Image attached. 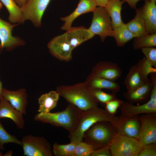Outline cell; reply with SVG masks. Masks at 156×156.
<instances>
[{
	"instance_id": "1",
	"label": "cell",
	"mask_w": 156,
	"mask_h": 156,
	"mask_svg": "<svg viewBox=\"0 0 156 156\" xmlns=\"http://www.w3.org/2000/svg\"><path fill=\"white\" fill-rule=\"evenodd\" d=\"M119 117L109 113L105 109L98 106L90 108L82 112L76 128L74 131L69 133L70 142L75 143L82 141L85 132L97 122L108 121L114 126L118 124Z\"/></svg>"
},
{
	"instance_id": "2",
	"label": "cell",
	"mask_w": 156,
	"mask_h": 156,
	"mask_svg": "<svg viewBox=\"0 0 156 156\" xmlns=\"http://www.w3.org/2000/svg\"><path fill=\"white\" fill-rule=\"evenodd\" d=\"M83 111L69 103L63 110L54 113H39L34 117L35 120L63 127L70 133L75 130Z\"/></svg>"
},
{
	"instance_id": "3",
	"label": "cell",
	"mask_w": 156,
	"mask_h": 156,
	"mask_svg": "<svg viewBox=\"0 0 156 156\" xmlns=\"http://www.w3.org/2000/svg\"><path fill=\"white\" fill-rule=\"evenodd\" d=\"M56 91L60 96L83 111L98 106V102L85 82L70 86H60Z\"/></svg>"
},
{
	"instance_id": "4",
	"label": "cell",
	"mask_w": 156,
	"mask_h": 156,
	"mask_svg": "<svg viewBox=\"0 0 156 156\" xmlns=\"http://www.w3.org/2000/svg\"><path fill=\"white\" fill-rule=\"evenodd\" d=\"M116 132L114 126L110 122L99 121L85 132L83 141L91 145L96 150L109 145Z\"/></svg>"
},
{
	"instance_id": "5",
	"label": "cell",
	"mask_w": 156,
	"mask_h": 156,
	"mask_svg": "<svg viewBox=\"0 0 156 156\" xmlns=\"http://www.w3.org/2000/svg\"><path fill=\"white\" fill-rule=\"evenodd\" d=\"M112 156H138L143 147L136 139L116 132L109 144Z\"/></svg>"
},
{
	"instance_id": "6",
	"label": "cell",
	"mask_w": 156,
	"mask_h": 156,
	"mask_svg": "<svg viewBox=\"0 0 156 156\" xmlns=\"http://www.w3.org/2000/svg\"><path fill=\"white\" fill-rule=\"evenodd\" d=\"M156 74H151V80L153 83V86L149 100L145 103L138 105L123 101L120 107L121 113L120 116L130 117L143 114L156 113Z\"/></svg>"
},
{
	"instance_id": "7",
	"label": "cell",
	"mask_w": 156,
	"mask_h": 156,
	"mask_svg": "<svg viewBox=\"0 0 156 156\" xmlns=\"http://www.w3.org/2000/svg\"><path fill=\"white\" fill-rule=\"evenodd\" d=\"M93 12L91 25L88 28L90 31L94 35H99L102 42L107 36L113 37L111 19L105 8L96 7Z\"/></svg>"
},
{
	"instance_id": "8",
	"label": "cell",
	"mask_w": 156,
	"mask_h": 156,
	"mask_svg": "<svg viewBox=\"0 0 156 156\" xmlns=\"http://www.w3.org/2000/svg\"><path fill=\"white\" fill-rule=\"evenodd\" d=\"M24 155L52 156V148L43 136L31 135L24 136L21 141Z\"/></svg>"
},
{
	"instance_id": "9",
	"label": "cell",
	"mask_w": 156,
	"mask_h": 156,
	"mask_svg": "<svg viewBox=\"0 0 156 156\" xmlns=\"http://www.w3.org/2000/svg\"><path fill=\"white\" fill-rule=\"evenodd\" d=\"M51 0H26L21 8L22 23L29 20L34 26L39 27L44 13Z\"/></svg>"
},
{
	"instance_id": "10",
	"label": "cell",
	"mask_w": 156,
	"mask_h": 156,
	"mask_svg": "<svg viewBox=\"0 0 156 156\" xmlns=\"http://www.w3.org/2000/svg\"><path fill=\"white\" fill-rule=\"evenodd\" d=\"M140 127L138 140L143 147L156 143V113L143 114L139 116Z\"/></svg>"
},
{
	"instance_id": "11",
	"label": "cell",
	"mask_w": 156,
	"mask_h": 156,
	"mask_svg": "<svg viewBox=\"0 0 156 156\" xmlns=\"http://www.w3.org/2000/svg\"><path fill=\"white\" fill-rule=\"evenodd\" d=\"M47 47L51 54L59 60L68 62L72 59L73 49L64 33L52 38L48 44Z\"/></svg>"
},
{
	"instance_id": "12",
	"label": "cell",
	"mask_w": 156,
	"mask_h": 156,
	"mask_svg": "<svg viewBox=\"0 0 156 156\" xmlns=\"http://www.w3.org/2000/svg\"><path fill=\"white\" fill-rule=\"evenodd\" d=\"M14 25L0 17V49L5 48L11 51L16 47L24 45V41L18 36L12 35Z\"/></svg>"
},
{
	"instance_id": "13",
	"label": "cell",
	"mask_w": 156,
	"mask_h": 156,
	"mask_svg": "<svg viewBox=\"0 0 156 156\" xmlns=\"http://www.w3.org/2000/svg\"><path fill=\"white\" fill-rule=\"evenodd\" d=\"M122 71L116 64L101 61L93 66L91 73L94 75L115 81L121 76Z\"/></svg>"
},
{
	"instance_id": "14",
	"label": "cell",
	"mask_w": 156,
	"mask_h": 156,
	"mask_svg": "<svg viewBox=\"0 0 156 156\" xmlns=\"http://www.w3.org/2000/svg\"><path fill=\"white\" fill-rule=\"evenodd\" d=\"M117 126L115 128L118 133L138 140L140 127L139 117H124L120 116Z\"/></svg>"
},
{
	"instance_id": "15",
	"label": "cell",
	"mask_w": 156,
	"mask_h": 156,
	"mask_svg": "<svg viewBox=\"0 0 156 156\" xmlns=\"http://www.w3.org/2000/svg\"><path fill=\"white\" fill-rule=\"evenodd\" d=\"M97 6L95 0H79L77 8L71 13L60 18L64 22L61 29L66 31L68 30L72 27L73 22L77 17L82 14L93 12Z\"/></svg>"
},
{
	"instance_id": "16",
	"label": "cell",
	"mask_w": 156,
	"mask_h": 156,
	"mask_svg": "<svg viewBox=\"0 0 156 156\" xmlns=\"http://www.w3.org/2000/svg\"><path fill=\"white\" fill-rule=\"evenodd\" d=\"M2 95L15 109L23 115L26 114L28 101L25 89L22 88L16 91H11L3 88Z\"/></svg>"
},
{
	"instance_id": "17",
	"label": "cell",
	"mask_w": 156,
	"mask_h": 156,
	"mask_svg": "<svg viewBox=\"0 0 156 156\" xmlns=\"http://www.w3.org/2000/svg\"><path fill=\"white\" fill-rule=\"evenodd\" d=\"M64 34L73 50L83 42L92 38L94 36L88 29L83 26L71 27Z\"/></svg>"
},
{
	"instance_id": "18",
	"label": "cell",
	"mask_w": 156,
	"mask_h": 156,
	"mask_svg": "<svg viewBox=\"0 0 156 156\" xmlns=\"http://www.w3.org/2000/svg\"><path fill=\"white\" fill-rule=\"evenodd\" d=\"M3 118L11 119L19 129L24 127L25 121L23 114L2 96L0 98V118Z\"/></svg>"
},
{
	"instance_id": "19",
	"label": "cell",
	"mask_w": 156,
	"mask_h": 156,
	"mask_svg": "<svg viewBox=\"0 0 156 156\" xmlns=\"http://www.w3.org/2000/svg\"><path fill=\"white\" fill-rule=\"evenodd\" d=\"M84 82L89 88L106 89L115 93L118 92L120 88L118 83L95 76L91 73L88 76Z\"/></svg>"
},
{
	"instance_id": "20",
	"label": "cell",
	"mask_w": 156,
	"mask_h": 156,
	"mask_svg": "<svg viewBox=\"0 0 156 156\" xmlns=\"http://www.w3.org/2000/svg\"><path fill=\"white\" fill-rule=\"evenodd\" d=\"M156 0H146L142 8L148 34L156 33Z\"/></svg>"
},
{
	"instance_id": "21",
	"label": "cell",
	"mask_w": 156,
	"mask_h": 156,
	"mask_svg": "<svg viewBox=\"0 0 156 156\" xmlns=\"http://www.w3.org/2000/svg\"><path fill=\"white\" fill-rule=\"evenodd\" d=\"M150 79L145 77L136 64L131 66L126 77L124 83L127 91L130 92L144 84Z\"/></svg>"
},
{
	"instance_id": "22",
	"label": "cell",
	"mask_w": 156,
	"mask_h": 156,
	"mask_svg": "<svg viewBox=\"0 0 156 156\" xmlns=\"http://www.w3.org/2000/svg\"><path fill=\"white\" fill-rule=\"evenodd\" d=\"M153 86V83L150 79L132 91L125 92L123 94L124 97L127 102L131 103L141 102L150 95Z\"/></svg>"
},
{
	"instance_id": "23",
	"label": "cell",
	"mask_w": 156,
	"mask_h": 156,
	"mask_svg": "<svg viewBox=\"0 0 156 156\" xmlns=\"http://www.w3.org/2000/svg\"><path fill=\"white\" fill-rule=\"evenodd\" d=\"M123 0H109L105 7L110 16L113 30L123 24L121 16Z\"/></svg>"
},
{
	"instance_id": "24",
	"label": "cell",
	"mask_w": 156,
	"mask_h": 156,
	"mask_svg": "<svg viewBox=\"0 0 156 156\" xmlns=\"http://www.w3.org/2000/svg\"><path fill=\"white\" fill-rule=\"evenodd\" d=\"M134 18L126 24L129 29L135 37H140L148 34L142 8L136 9Z\"/></svg>"
},
{
	"instance_id": "25",
	"label": "cell",
	"mask_w": 156,
	"mask_h": 156,
	"mask_svg": "<svg viewBox=\"0 0 156 156\" xmlns=\"http://www.w3.org/2000/svg\"><path fill=\"white\" fill-rule=\"evenodd\" d=\"M60 96L56 91H51L41 95L38 99L40 113L50 112L57 104Z\"/></svg>"
},
{
	"instance_id": "26",
	"label": "cell",
	"mask_w": 156,
	"mask_h": 156,
	"mask_svg": "<svg viewBox=\"0 0 156 156\" xmlns=\"http://www.w3.org/2000/svg\"><path fill=\"white\" fill-rule=\"evenodd\" d=\"M5 7L9 13L10 23L15 24L22 23V14L21 8L14 0H0Z\"/></svg>"
},
{
	"instance_id": "27",
	"label": "cell",
	"mask_w": 156,
	"mask_h": 156,
	"mask_svg": "<svg viewBox=\"0 0 156 156\" xmlns=\"http://www.w3.org/2000/svg\"><path fill=\"white\" fill-rule=\"evenodd\" d=\"M114 30V37L117 46H124L128 42L135 37L127 28L126 24L123 23Z\"/></svg>"
},
{
	"instance_id": "28",
	"label": "cell",
	"mask_w": 156,
	"mask_h": 156,
	"mask_svg": "<svg viewBox=\"0 0 156 156\" xmlns=\"http://www.w3.org/2000/svg\"><path fill=\"white\" fill-rule=\"evenodd\" d=\"M133 47L135 50L143 48L155 47L156 46V33L148 34L140 37H135Z\"/></svg>"
},
{
	"instance_id": "29",
	"label": "cell",
	"mask_w": 156,
	"mask_h": 156,
	"mask_svg": "<svg viewBox=\"0 0 156 156\" xmlns=\"http://www.w3.org/2000/svg\"><path fill=\"white\" fill-rule=\"evenodd\" d=\"M76 144L71 142L65 144L55 143L52 147L53 155L55 156H73Z\"/></svg>"
},
{
	"instance_id": "30",
	"label": "cell",
	"mask_w": 156,
	"mask_h": 156,
	"mask_svg": "<svg viewBox=\"0 0 156 156\" xmlns=\"http://www.w3.org/2000/svg\"><path fill=\"white\" fill-rule=\"evenodd\" d=\"M8 143H14L21 146V141L15 136L9 133L5 129L0 120V150H3L4 145Z\"/></svg>"
},
{
	"instance_id": "31",
	"label": "cell",
	"mask_w": 156,
	"mask_h": 156,
	"mask_svg": "<svg viewBox=\"0 0 156 156\" xmlns=\"http://www.w3.org/2000/svg\"><path fill=\"white\" fill-rule=\"evenodd\" d=\"M88 88L91 94L96 101L102 104L105 105L108 102L116 98L115 93L108 94L102 89Z\"/></svg>"
},
{
	"instance_id": "32",
	"label": "cell",
	"mask_w": 156,
	"mask_h": 156,
	"mask_svg": "<svg viewBox=\"0 0 156 156\" xmlns=\"http://www.w3.org/2000/svg\"><path fill=\"white\" fill-rule=\"evenodd\" d=\"M95 150L91 145L82 141L76 143L73 156H90Z\"/></svg>"
},
{
	"instance_id": "33",
	"label": "cell",
	"mask_w": 156,
	"mask_h": 156,
	"mask_svg": "<svg viewBox=\"0 0 156 156\" xmlns=\"http://www.w3.org/2000/svg\"><path fill=\"white\" fill-rule=\"evenodd\" d=\"M136 64L142 73L146 77H148L149 74L156 73V68L148 62L145 57L140 60Z\"/></svg>"
},
{
	"instance_id": "34",
	"label": "cell",
	"mask_w": 156,
	"mask_h": 156,
	"mask_svg": "<svg viewBox=\"0 0 156 156\" xmlns=\"http://www.w3.org/2000/svg\"><path fill=\"white\" fill-rule=\"evenodd\" d=\"M141 49L148 62L156 68V48L152 47L143 48Z\"/></svg>"
},
{
	"instance_id": "35",
	"label": "cell",
	"mask_w": 156,
	"mask_h": 156,
	"mask_svg": "<svg viewBox=\"0 0 156 156\" xmlns=\"http://www.w3.org/2000/svg\"><path fill=\"white\" fill-rule=\"evenodd\" d=\"M123 102L116 98L111 100L105 103V109L110 114L115 115Z\"/></svg>"
},
{
	"instance_id": "36",
	"label": "cell",
	"mask_w": 156,
	"mask_h": 156,
	"mask_svg": "<svg viewBox=\"0 0 156 156\" xmlns=\"http://www.w3.org/2000/svg\"><path fill=\"white\" fill-rule=\"evenodd\" d=\"M156 143H151L144 146L138 156H156Z\"/></svg>"
},
{
	"instance_id": "37",
	"label": "cell",
	"mask_w": 156,
	"mask_h": 156,
	"mask_svg": "<svg viewBox=\"0 0 156 156\" xmlns=\"http://www.w3.org/2000/svg\"><path fill=\"white\" fill-rule=\"evenodd\" d=\"M90 156H112L109 145L95 150Z\"/></svg>"
},
{
	"instance_id": "38",
	"label": "cell",
	"mask_w": 156,
	"mask_h": 156,
	"mask_svg": "<svg viewBox=\"0 0 156 156\" xmlns=\"http://www.w3.org/2000/svg\"><path fill=\"white\" fill-rule=\"evenodd\" d=\"M126 2L131 8L136 9V5L140 0H123Z\"/></svg>"
},
{
	"instance_id": "39",
	"label": "cell",
	"mask_w": 156,
	"mask_h": 156,
	"mask_svg": "<svg viewBox=\"0 0 156 156\" xmlns=\"http://www.w3.org/2000/svg\"><path fill=\"white\" fill-rule=\"evenodd\" d=\"M97 6L105 7L109 0H95Z\"/></svg>"
},
{
	"instance_id": "40",
	"label": "cell",
	"mask_w": 156,
	"mask_h": 156,
	"mask_svg": "<svg viewBox=\"0 0 156 156\" xmlns=\"http://www.w3.org/2000/svg\"><path fill=\"white\" fill-rule=\"evenodd\" d=\"M17 5L21 8L25 3L26 0H14Z\"/></svg>"
},
{
	"instance_id": "41",
	"label": "cell",
	"mask_w": 156,
	"mask_h": 156,
	"mask_svg": "<svg viewBox=\"0 0 156 156\" xmlns=\"http://www.w3.org/2000/svg\"><path fill=\"white\" fill-rule=\"evenodd\" d=\"M3 88L1 82L0 80V98L2 97V93Z\"/></svg>"
},
{
	"instance_id": "42",
	"label": "cell",
	"mask_w": 156,
	"mask_h": 156,
	"mask_svg": "<svg viewBox=\"0 0 156 156\" xmlns=\"http://www.w3.org/2000/svg\"><path fill=\"white\" fill-rule=\"evenodd\" d=\"M12 154V151H9L7 152L4 156H11Z\"/></svg>"
},
{
	"instance_id": "43",
	"label": "cell",
	"mask_w": 156,
	"mask_h": 156,
	"mask_svg": "<svg viewBox=\"0 0 156 156\" xmlns=\"http://www.w3.org/2000/svg\"><path fill=\"white\" fill-rule=\"evenodd\" d=\"M3 4L0 1V10L3 7Z\"/></svg>"
},
{
	"instance_id": "44",
	"label": "cell",
	"mask_w": 156,
	"mask_h": 156,
	"mask_svg": "<svg viewBox=\"0 0 156 156\" xmlns=\"http://www.w3.org/2000/svg\"><path fill=\"white\" fill-rule=\"evenodd\" d=\"M3 155L2 154V153L0 152V156H3Z\"/></svg>"
}]
</instances>
